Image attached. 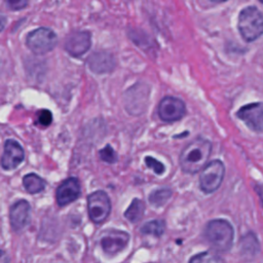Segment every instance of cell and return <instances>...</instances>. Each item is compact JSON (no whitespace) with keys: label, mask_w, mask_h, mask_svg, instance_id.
<instances>
[{"label":"cell","mask_w":263,"mask_h":263,"mask_svg":"<svg viewBox=\"0 0 263 263\" xmlns=\"http://www.w3.org/2000/svg\"><path fill=\"white\" fill-rule=\"evenodd\" d=\"M5 25H6V17L4 15L0 14V32L4 29Z\"/></svg>","instance_id":"25"},{"label":"cell","mask_w":263,"mask_h":263,"mask_svg":"<svg viewBox=\"0 0 263 263\" xmlns=\"http://www.w3.org/2000/svg\"><path fill=\"white\" fill-rule=\"evenodd\" d=\"M9 261L8 256L6 255V253L2 250H0V263H6Z\"/></svg>","instance_id":"24"},{"label":"cell","mask_w":263,"mask_h":263,"mask_svg":"<svg viewBox=\"0 0 263 263\" xmlns=\"http://www.w3.org/2000/svg\"><path fill=\"white\" fill-rule=\"evenodd\" d=\"M58 38L55 33L48 28H38L30 32L26 39V44L31 51L36 54H44L54 48Z\"/></svg>","instance_id":"4"},{"label":"cell","mask_w":263,"mask_h":263,"mask_svg":"<svg viewBox=\"0 0 263 263\" xmlns=\"http://www.w3.org/2000/svg\"><path fill=\"white\" fill-rule=\"evenodd\" d=\"M216 261H222V259L210 253H202L190 259V262H216Z\"/></svg>","instance_id":"21"},{"label":"cell","mask_w":263,"mask_h":263,"mask_svg":"<svg viewBox=\"0 0 263 263\" xmlns=\"http://www.w3.org/2000/svg\"><path fill=\"white\" fill-rule=\"evenodd\" d=\"M23 185L29 193L35 194L42 191L45 187V182L38 175L31 173L23 178Z\"/></svg>","instance_id":"15"},{"label":"cell","mask_w":263,"mask_h":263,"mask_svg":"<svg viewBox=\"0 0 263 263\" xmlns=\"http://www.w3.org/2000/svg\"><path fill=\"white\" fill-rule=\"evenodd\" d=\"M204 237L209 243L218 252H227L231 249L233 242V227L222 219L210 221L204 228Z\"/></svg>","instance_id":"2"},{"label":"cell","mask_w":263,"mask_h":263,"mask_svg":"<svg viewBox=\"0 0 263 263\" xmlns=\"http://www.w3.org/2000/svg\"><path fill=\"white\" fill-rule=\"evenodd\" d=\"M165 229V223L162 220H152L141 227L143 234H151L154 236H161Z\"/></svg>","instance_id":"17"},{"label":"cell","mask_w":263,"mask_h":263,"mask_svg":"<svg viewBox=\"0 0 263 263\" xmlns=\"http://www.w3.org/2000/svg\"><path fill=\"white\" fill-rule=\"evenodd\" d=\"M99 154L101 159L107 163H115L117 161V153L110 145H107L102 150H100Z\"/></svg>","instance_id":"19"},{"label":"cell","mask_w":263,"mask_h":263,"mask_svg":"<svg viewBox=\"0 0 263 263\" xmlns=\"http://www.w3.org/2000/svg\"><path fill=\"white\" fill-rule=\"evenodd\" d=\"M236 116L242 120L249 128L254 132L261 133L263 128L262 121V104L252 103L246 106H242L236 113Z\"/></svg>","instance_id":"8"},{"label":"cell","mask_w":263,"mask_h":263,"mask_svg":"<svg viewBox=\"0 0 263 263\" xmlns=\"http://www.w3.org/2000/svg\"><path fill=\"white\" fill-rule=\"evenodd\" d=\"M129 241V234L122 230H110L101 240L103 251L109 255H116L121 252Z\"/></svg>","instance_id":"10"},{"label":"cell","mask_w":263,"mask_h":263,"mask_svg":"<svg viewBox=\"0 0 263 263\" xmlns=\"http://www.w3.org/2000/svg\"><path fill=\"white\" fill-rule=\"evenodd\" d=\"M145 163H146L147 167L153 170L154 173L157 174V175H161L165 170L164 165L160 161L156 160L155 158H153L151 156H146L145 157Z\"/></svg>","instance_id":"20"},{"label":"cell","mask_w":263,"mask_h":263,"mask_svg":"<svg viewBox=\"0 0 263 263\" xmlns=\"http://www.w3.org/2000/svg\"><path fill=\"white\" fill-rule=\"evenodd\" d=\"M24 149L14 140H7L4 144V152L1 158V165L4 170L15 168L24 160Z\"/></svg>","instance_id":"12"},{"label":"cell","mask_w":263,"mask_h":263,"mask_svg":"<svg viewBox=\"0 0 263 263\" xmlns=\"http://www.w3.org/2000/svg\"><path fill=\"white\" fill-rule=\"evenodd\" d=\"M87 210L89 218L93 223H103L111 211V201L107 193L103 190L90 193L87 197Z\"/></svg>","instance_id":"6"},{"label":"cell","mask_w":263,"mask_h":263,"mask_svg":"<svg viewBox=\"0 0 263 263\" xmlns=\"http://www.w3.org/2000/svg\"><path fill=\"white\" fill-rule=\"evenodd\" d=\"M37 121L40 125L42 126H48L51 121H52V115L51 112L48 110H41L38 113V117H37Z\"/></svg>","instance_id":"22"},{"label":"cell","mask_w":263,"mask_h":263,"mask_svg":"<svg viewBox=\"0 0 263 263\" xmlns=\"http://www.w3.org/2000/svg\"><path fill=\"white\" fill-rule=\"evenodd\" d=\"M4 1L8 5V7L12 10H21L25 8L29 3V0H4Z\"/></svg>","instance_id":"23"},{"label":"cell","mask_w":263,"mask_h":263,"mask_svg":"<svg viewBox=\"0 0 263 263\" xmlns=\"http://www.w3.org/2000/svg\"><path fill=\"white\" fill-rule=\"evenodd\" d=\"M91 45V36L87 31H77L68 36L65 41L66 51L75 58L85 53Z\"/></svg>","instance_id":"9"},{"label":"cell","mask_w":263,"mask_h":263,"mask_svg":"<svg viewBox=\"0 0 263 263\" xmlns=\"http://www.w3.org/2000/svg\"><path fill=\"white\" fill-rule=\"evenodd\" d=\"M89 69L95 73H107L114 69L115 61L114 58L108 52H95L88 58Z\"/></svg>","instance_id":"14"},{"label":"cell","mask_w":263,"mask_h":263,"mask_svg":"<svg viewBox=\"0 0 263 263\" xmlns=\"http://www.w3.org/2000/svg\"><path fill=\"white\" fill-rule=\"evenodd\" d=\"M80 195V183L78 179L71 177L66 179L58 188L55 192L57 202L59 205H67L76 200Z\"/></svg>","instance_id":"11"},{"label":"cell","mask_w":263,"mask_h":263,"mask_svg":"<svg viewBox=\"0 0 263 263\" xmlns=\"http://www.w3.org/2000/svg\"><path fill=\"white\" fill-rule=\"evenodd\" d=\"M172 194H173V191L171 189L161 188L150 193L149 201L151 204L155 206H161L171 198Z\"/></svg>","instance_id":"18"},{"label":"cell","mask_w":263,"mask_h":263,"mask_svg":"<svg viewBox=\"0 0 263 263\" xmlns=\"http://www.w3.org/2000/svg\"><path fill=\"white\" fill-rule=\"evenodd\" d=\"M30 212L31 206L30 203L25 200H18L16 201L10 209V225L13 228V230L18 231L22 230L24 227H26L30 221Z\"/></svg>","instance_id":"13"},{"label":"cell","mask_w":263,"mask_h":263,"mask_svg":"<svg viewBox=\"0 0 263 263\" xmlns=\"http://www.w3.org/2000/svg\"><path fill=\"white\" fill-rule=\"evenodd\" d=\"M212 2H215V3H221V2H225L227 0H211Z\"/></svg>","instance_id":"26"},{"label":"cell","mask_w":263,"mask_h":263,"mask_svg":"<svg viewBox=\"0 0 263 263\" xmlns=\"http://www.w3.org/2000/svg\"><path fill=\"white\" fill-rule=\"evenodd\" d=\"M144 212H145L144 201L139 198H135L129 204V206L127 208V210L125 211L124 216L128 221L136 223L143 218Z\"/></svg>","instance_id":"16"},{"label":"cell","mask_w":263,"mask_h":263,"mask_svg":"<svg viewBox=\"0 0 263 263\" xmlns=\"http://www.w3.org/2000/svg\"><path fill=\"white\" fill-rule=\"evenodd\" d=\"M212 151V143L203 138H196L182 150L179 158L183 172L198 173L206 163Z\"/></svg>","instance_id":"1"},{"label":"cell","mask_w":263,"mask_h":263,"mask_svg":"<svg viewBox=\"0 0 263 263\" xmlns=\"http://www.w3.org/2000/svg\"><path fill=\"white\" fill-rule=\"evenodd\" d=\"M237 28L241 37L248 42L259 38L263 31V17L261 11L255 6L243 8L238 15Z\"/></svg>","instance_id":"3"},{"label":"cell","mask_w":263,"mask_h":263,"mask_svg":"<svg viewBox=\"0 0 263 263\" xmlns=\"http://www.w3.org/2000/svg\"><path fill=\"white\" fill-rule=\"evenodd\" d=\"M186 112L185 103L175 97H164L158 105V116L165 122L180 120Z\"/></svg>","instance_id":"7"},{"label":"cell","mask_w":263,"mask_h":263,"mask_svg":"<svg viewBox=\"0 0 263 263\" xmlns=\"http://www.w3.org/2000/svg\"><path fill=\"white\" fill-rule=\"evenodd\" d=\"M225 166L224 163L215 159L204 165L201 168V173L199 176V187L204 193H212L216 191L224 178Z\"/></svg>","instance_id":"5"}]
</instances>
